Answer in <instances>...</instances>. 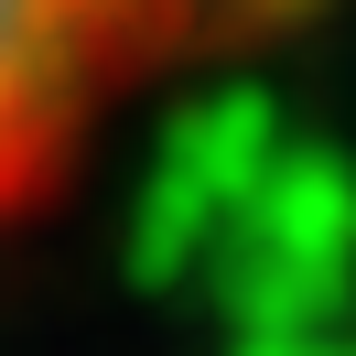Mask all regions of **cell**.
I'll use <instances>...</instances> for the list:
<instances>
[{
	"instance_id": "cell-1",
	"label": "cell",
	"mask_w": 356,
	"mask_h": 356,
	"mask_svg": "<svg viewBox=\"0 0 356 356\" xmlns=\"http://www.w3.org/2000/svg\"><path fill=\"white\" fill-rule=\"evenodd\" d=\"M291 0H0V216L44 205L130 97Z\"/></svg>"
}]
</instances>
